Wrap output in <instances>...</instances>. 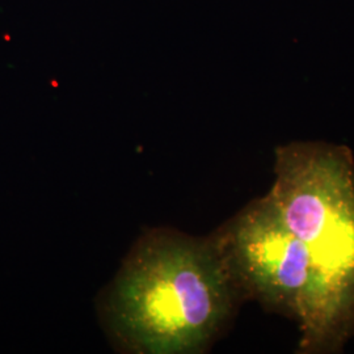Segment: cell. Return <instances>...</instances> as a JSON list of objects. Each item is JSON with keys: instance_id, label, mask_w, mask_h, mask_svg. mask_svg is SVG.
Wrapping results in <instances>:
<instances>
[{"instance_id": "7a4b0ae2", "label": "cell", "mask_w": 354, "mask_h": 354, "mask_svg": "<svg viewBox=\"0 0 354 354\" xmlns=\"http://www.w3.org/2000/svg\"><path fill=\"white\" fill-rule=\"evenodd\" d=\"M274 169L268 196L317 269L339 351L354 333L352 152L327 143H291L276 150Z\"/></svg>"}, {"instance_id": "3957f363", "label": "cell", "mask_w": 354, "mask_h": 354, "mask_svg": "<svg viewBox=\"0 0 354 354\" xmlns=\"http://www.w3.org/2000/svg\"><path fill=\"white\" fill-rule=\"evenodd\" d=\"M241 297L298 322L301 352H337L326 291L304 243L266 194L215 234Z\"/></svg>"}, {"instance_id": "6da1fadb", "label": "cell", "mask_w": 354, "mask_h": 354, "mask_svg": "<svg viewBox=\"0 0 354 354\" xmlns=\"http://www.w3.org/2000/svg\"><path fill=\"white\" fill-rule=\"evenodd\" d=\"M241 298L215 234L155 228L134 244L100 310L125 352L194 354L214 342Z\"/></svg>"}]
</instances>
